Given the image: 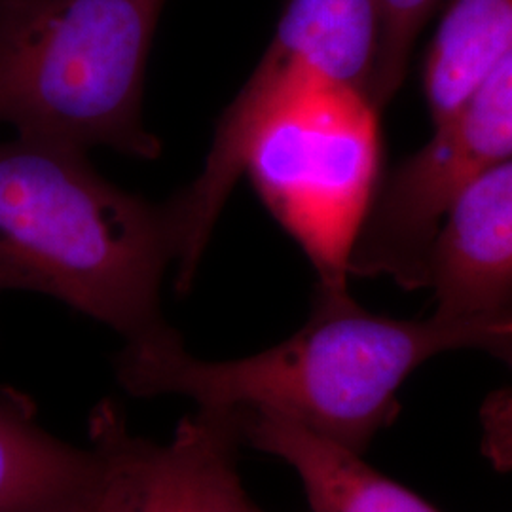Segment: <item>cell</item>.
<instances>
[{
  "label": "cell",
  "instance_id": "cell-1",
  "mask_svg": "<svg viewBox=\"0 0 512 512\" xmlns=\"http://www.w3.org/2000/svg\"><path fill=\"white\" fill-rule=\"evenodd\" d=\"M499 342V311L393 319L363 310L351 294H317L302 329L255 355L200 359L171 329L126 342L114 372L133 397L177 395L198 408L264 414L363 452L391 421L399 389L423 363L456 349L499 357Z\"/></svg>",
  "mask_w": 512,
  "mask_h": 512
},
{
  "label": "cell",
  "instance_id": "cell-13",
  "mask_svg": "<svg viewBox=\"0 0 512 512\" xmlns=\"http://www.w3.org/2000/svg\"><path fill=\"white\" fill-rule=\"evenodd\" d=\"M482 446L495 469H512V393L492 395L482 408Z\"/></svg>",
  "mask_w": 512,
  "mask_h": 512
},
{
  "label": "cell",
  "instance_id": "cell-7",
  "mask_svg": "<svg viewBox=\"0 0 512 512\" xmlns=\"http://www.w3.org/2000/svg\"><path fill=\"white\" fill-rule=\"evenodd\" d=\"M238 412L198 408L167 442L133 435L118 404H99L90 448L99 480L88 512H262L238 473Z\"/></svg>",
  "mask_w": 512,
  "mask_h": 512
},
{
  "label": "cell",
  "instance_id": "cell-2",
  "mask_svg": "<svg viewBox=\"0 0 512 512\" xmlns=\"http://www.w3.org/2000/svg\"><path fill=\"white\" fill-rule=\"evenodd\" d=\"M183 251L177 198L154 203L103 179L86 152L0 143V293L55 298L126 342L173 329L162 281Z\"/></svg>",
  "mask_w": 512,
  "mask_h": 512
},
{
  "label": "cell",
  "instance_id": "cell-11",
  "mask_svg": "<svg viewBox=\"0 0 512 512\" xmlns=\"http://www.w3.org/2000/svg\"><path fill=\"white\" fill-rule=\"evenodd\" d=\"M512 54V0H452L423 69V92L442 122Z\"/></svg>",
  "mask_w": 512,
  "mask_h": 512
},
{
  "label": "cell",
  "instance_id": "cell-4",
  "mask_svg": "<svg viewBox=\"0 0 512 512\" xmlns=\"http://www.w3.org/2000/svg\"><path fill=\"white\" fill-rule=\"evenodd\" d=\"M380 110L366 93L311 82L256 129L243 175L317 274V294L348 296L351 256L380 186Z\"/></svg>",
  "mask_w": 512,
  "mask_h": 512
},
{
  "label": "cell",
  "instance_id": "cell-9",
  "mask_svg": "<svg viewBox=\"0 0 512 512\" xmlns=\"http://www.w3.org/2000/svg\"><path fill=\"white\" fill-rule=\"evenodd\" d=\"M241 440L285 461L300 478L311 512H439L387 478L361 452L289 421L238 412Z\"/></svg>",
  "mask_w": 512,
  "mask_h": 512
},
{
  "label": "cell",
  "instance_id": "cell-3",
  "mask_svg": "<svg viewBox=\"0 0 512 512\" xmlns=\"http://www.w3.org/2000/svg\"><path fill=\"white\" fill-rule=\"evenodd\" d=\"M167 0H0V124L19 137L156 160L143 120Z\"/></svg>",
  "mask_w": 512,
  "mask_h": 512
},
{
  "label": "cell",
  "instance_id": "cell-12",
  "mask_svg": "<svg viewBox=\"0 0 512 512\" xmlns=\"http://www.w3.org/2000/svg\"><path fill=\"white\" fill-rule=\"evenodd\" d=\"M437 2L439 0H378L382 40L370 99L380 112L401 90L414 44Z\"/></svg>",
  "mask_w": 512,
  "mask_h": 512
},
{
  "label": "cell",
  "instance_id": "cell-10",
  "mask_svg": "<svg viewBox=\"0 0 512 512\" xmlns=\"http://www.w3.org/2000/svg\"><path fill=\"white\" fill-rule=\"evenodd\" d=\"M97 480L92 448L54 437L21 397L0 395V512H88Z\"/></svg>",
  "mask_w": 512,
  "mask_h": 512
},
{
  "label": "cell",
  "instance_id": "cell-8",
  "mask_svg": "<svg viewBox=\"0 0 512 512\" xmlns=\"http://www.w3.org/2000/svg\"><path fill=\"white\" fill-rule=\"evenodd\" d=\"M427 285L446 317L512 308V158L452 200L429 251Z\"/></svg>",
  "mask_w": 512,
  "mask_h": 512
},
{
  "label": "cell",
  "instance_id": "cell-5",
  "mask_svg": "<svg viewBox=\"0 0 512 512\" xmlns=\"http://www.w3.org/2000/svg\"><path fill=\"white\" fill-rule=\"evenodd\" d=\"M511 158L512 54L380 183L351 256V274L427 285V258L446 209L467 184Z\"/></svg>",
  "mask_w": 512,
  "mask_h": 512
},
{
  "label": "cell",
  "instance_id": "cell-6",
  "mask_svg": "<svg viewBox=\"0 0 512 512\" xmlns=\"http://www.w3.org/2000/svg\"><path fill=\"white\" fill-rule=\"evenodd\" d=\"M382 40L378 0H287L255 73L222 112L203 177L232 188L256 129L291 93L311 82L370 97Z\"/></svg>",
  "mask_w": 512,
  "mask_h": 512
},
{
  "label": "cell",
  "instance_id": "cell-14",
  "mask_svg": "<svg viewBox=\"0 0 512 512\" xmlns=\"http://www.w3.org/2000/svg\"><path fill=\"white\" fill-rule=\"evenodd\" d=\"M511 329H512V310H511Z\"/></svg>",
  "mask_w": 512,
  "mask_h": 512
}]
</instances>
